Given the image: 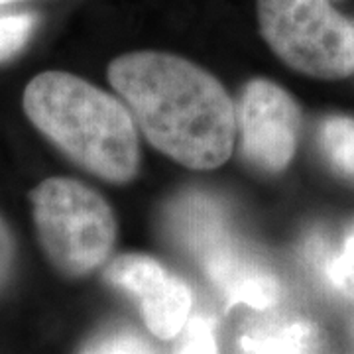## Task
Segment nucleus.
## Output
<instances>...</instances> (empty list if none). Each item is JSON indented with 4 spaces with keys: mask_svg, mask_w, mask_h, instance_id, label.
Listing matches in <instances>:
<instances>
[{
    "mask_svg": "<svg viewBox=\"0 0 354 354\" xmlns=\"http://www.w3.org/2000/svg\"><path fill=\"white\" fill-rule=\"evenodd\" d=\"M323 276L339 295L354 301V223L346 228L341 244L323 260Z\"/></svg>",
    "mask_w": 354,
    "mask_h": 354,
    "instance_id": "9d476101",
    "label": "nucleus"
},
{
    "mask_svg": "<svg viewBox=\"0 0 354 354\" xmlns=\"http://www.w3.org/2000/svg\"><path fill=\"white\" fill-rule=\"evenodd\" d=\"M24 111L39 132L77 165L111 183L138 174L136 122L127 104L81 77L46 71L24 91Z\"/></svg>",
    "mask_w": 354,
    "mask_h": 354,
    "instance_id": "f03ea898",
    "label": "nucleus"
},
{
    "mask_svg": "<svg viewBox=\"0 0 354 354\" xmlns=\"http://www.w3.org/2000/svg\"><path fill=\"white\" fill-rule=\"evenodd\" d=\"M236 128L244 160L260 171L279 174L297 150L301 109L274 81L252 79L241 95Z\"/></svg>",
    "mask_w": 354,
    "mask_h": 354,
    "instance_id": "423d86ee",
    "label": "nucleus"
},
{
    "mask_svg": "<svg viewBox=\"0 0 354 354\" xmlns=\"http://www.w3.org/2000/svg\"><path fill=\"white\" fill-rule=\"evenodd\" d=\"M241 354H317L319 330L299 317L254 325L241 337Z\"/></svg>",
    "mask_w": 354,
    "mask_h": 354,
    "instance_id": "6e6552de",
    "label": "nucleus"
},
{
    "mask_svg": "<svg viewBox=\"0 0 354 354\" xmlns=\"http://www.w3.org/2000/svg\"><path fill=\"white\" fill-rule=\"evenodd\" d=\"M179 354H216L215 329L209 319H191L187 337L179 348Z\"/></svg>",
    "mask_w": 354,
    "mask_h": 354,
    "instance_id": "ddd939ff",
    "label": "nucleus"
},
{
    "mask_svg": "<svg viewBox=\"0 0 354 354\" xmlns=\"http://www.w3.org/2000/svg\"><path fill=\"white\" fill-rule=\"evenodd\" d=\"M258 24L291 69L323 81L354 73V22L329 0H258Z\"/></svg>",
    "mask_w": 354,
    "mask_h": 354,
    "instance_id": "20e7f679",
    "label": "nucleus"
},
{
    "mask_svg": "<svg viewBox=\"0 0 354 354\" xmlns=\"http://www.w3.org/2000/svg\"><path fill=\"white\" fill-rule=\"evenodd\" d=\"M171 223L177 239L199 260L228 307L248 305L262 311L278 304L281 295L278 278L242 250L215 201L201 195L183 197L174 207Z\"/></svg>",
    "mask_w": 354,
    "mask_h": 354,
    "instance_id": "39448f33",
    "label": "nucleus"
},
{
    "mask_svg": "<svg viewBox=\"0 0 354 354\" xmlns=\"http://www.w3.org/2000/svg\"><path fill=\"white\" fill-rule=\"evenodd\" d=\"M109 81L156 150L191 169L230 158L236 111L218 79L187 59L134 51L109 65Z\"/></svg>",
    "mask_w": 354,
    "mask_h": 354,
    "instance_id": "f257e3e1",
    "label": "nucleus"
},
{
    "mask_svg": "<svg viewBox=\"0 0 354 354\" xmlns=\"http://www.w3.org/2000/svg\"><path fill=\"white\" fill-rule=\"evenodd\" d=\"M104 278L138 301L146 327L158 339H174L191 313L189 286L146 254H124L109 264Z\"/></svg>",
    "mask_w": 354,
    "mask_h": 354,
    "instance_id": "0eeeda50",
    "label": "nucleus"
},
{
    "mask_svg": "<svg viewBox=\"0 0 354 354\" xmlns=\"http://www.w3.org/2000/svg\"><path fill=\"white\" fill-rule=\"evenodd\" d=\"M14 264V241L6 223L0 216V290L8 283Z\"/></svg>",
    "mask_w": 354,
    "mask_h": 354,
    "instance_id": "4468645a",
    "label": "nucleus"
},
{
    "mask_svg": "<svg viewBox=\"0 0 354 354\" xmlns=\"http://www.w3.org/2000/svg\"><path fill=\"white\" fill-rule=\"evenodd\" d=\"M34 18L30 14H4L0 16V62L12 57L24 48L32 34Z\"/></svg>",
    "mask_w": 354,
    "mask_h": 354,
    "instance_id": "f8f14e48",
    "label": "nucleus"
},
{
    "mask_svg": "<svg viewBox=\"0 0 354 354\" xmlns=\"http://www.w3.org/2000/svg\"><path fill=\"white\" fill-rule=\"evenodd\" d=\"M30 199L41 248L62 274L87 276L111 256L118 227L97 191L75 179L51 177Z\"/></svg>",
    "mask_w": 354,
    "mask_h": 354,
    "instance_id": "7ed1b4c3",
    "label": "nucleus"
},
{
    "mask_svg": "<svg viewBox=\"0 0 354 354\" xmlns=\"http://www.w3.org/2000/svg\"><path fill=\"white\" fill-rule=\"evenodd\" d=\"M319 146L329 165L344 179L354 181V118L333 114L319 127Z\"/></svg>",
    "mask_w": 354,
    "mask_h": 354,
    "instance_id": "1a4fd4ad",
    "label": "nucleus"
},
{
    "mask_svg": "<svg viewBox=\"0 0 354 354\" xmlns=\"http://www.w3.org/2000/svg\"><path fill=\"white\" fill-rule=\"evenodd\" d=\"M10 2H22V0H0V4H10Z\"/></svg>",
    "mask_w": 354,
    "mask_h": 354,
    "instance_id": "2eb2a0df",
    "label": "nucleus"
},
{
    "mask_svg": "<svg viewBox=\"0 0 354 354\" xmlns=\"http://www.w3.org/2000/svg\"><path fill=\"white\" fill-rule=\"evenodd\" d=\"M79 354H153V351L136 330L116 327L91 339Z\"/></svg>",
    "mask_w": 354,
    "mask_h": 354,
    "instance_id": "9b49d317",
    "label": "nucleus"
}]
</instances>
